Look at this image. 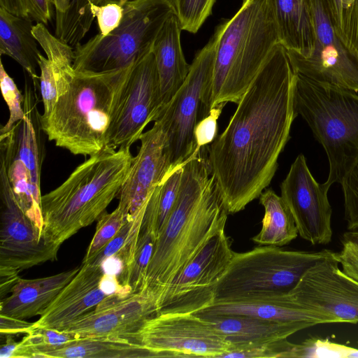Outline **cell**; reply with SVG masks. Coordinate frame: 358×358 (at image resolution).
I'll return each instance as SVG.
<instances>
[{
  "label": "cell",
  "instance_id": "6da1fadb",
  "mask_svg": "<svg viewBox=\"0 0 358 358\" xmlns=\"http://www.w3.org/2000/svg\"><path fill=\"white\" fill-rule=\"evenodd\" d=\"M294 87L287 50L278 43L226 129L208 145L212 175L228 214L243 210L271 183L297 116Z\"/></svg>",
  "mask_w": 358,
  "mask_h": 358
},
{
  "label": "cell",
  "instance_id": "7a4b0ae2",
  "mask_svg": "<svg viewBox=\"0 0 358 358\" xmlns=\"http://www.w3.org/2000/svg\"><path fill=\"white\" fill-rule=\"evenodd\" d=\"M227 215L212 175L208 146L202 147L182 166L178 195L158 234L141 290L161 296L208 238L226 225Z\"/></svg>",
  "mask_w": 358,
  "mask_h": 358
},
{
  "label": "cell",
  "instance_id": "3957f363",
  "mask_svg": "<svg viewBox=\"0 0 358 358\" xmlns=\"http://www.w3.org/2000/svg\"><path fill=\"white\" fill-rule=\"evenodd\" d=\"M135 63L106 72L74 69L50 115L39 120L48 140L76 155L90 156L106 148Z\"/></svg>",
  "mask_w": 358,
  "mask_h": 358
},
{
  "label": "cell",
  "instance_id": "277c9868",
  "mask_svg": "<svg viewBox=\"0 0 358 358\" xmlns=\"http://www.w3.org/2000/svg\"><path fill=\"white\" fill-rule=\"evenodd\" d=\"M132 160L130 148L106 147L42 196L41 237L45 243L59 249L65 241L98 220L119 194Z\"/></svg>",
  "mask_w": 358,
  "mask_h": 358
},
{
  "label": "cell",
  "instance_id": "5b68a950",
  "mask_svg": "<svg viewBox=\"0 0 358 358\" xmlns=\"http://www.w3.org/2000/svg\"><path fill=\"white\" fill-rule=\"evenodd\" d=\"M213 36L212 108L229 102L237 104L280 43L268 0H244L238 11L217 27Z\"/></svg>",
  "mask_w": 358,
  "mask_h": 358
},
{
  "label": "cell",
  "instance_id": "8992f818",
  "mask_svg": "<svg viewBox=\"0 0 358 358\" xmlns=\"http://www.w3.org/2000/svg\"><path fill=\"white\" fill-rule=\"evenodd\" d=\"M296 114L308 123L327 155L330 187L358 163V94L294 73Z\"/></svg>",
  "mask_w": 358,
  "mask_h": 358
},
{
  "label": "cell",
  "instance_id": "52a82bcc",
  "mask_svg": "<svg viewBox=\"0 0 358 358\" xmlns=\"http://www.w3.org/2000/svg\"><path fill=\"white\" fill-rule=\"evenodd\" d=\"M335 252L327 249L310 252L285 250L273 245L234 252L214 288L213 303L287 294L310 266Z\"/></svg>",
  "mask_w": 358,
  "mask_h": 358
},
{
  "label": "cell",
  "instance_id": "ba28073f",
  "mask_svg": "<svg viewBox=\"0 0 358 358\" xmlns=\"http://www.w3.org/2000/svg\"><path fill=\"white\" fill-rule=\"evenodd\" d=\"M123 17L109 34H98L74 49L78 71L106 72L125 68L150 53L159 31L173 13L167 0H129Z\"/></svg>",
  "mask_w": 358,
  "mask_h": 358
},
{
  "label": "cell",
  "instance_id": "9c48e42d",
  "mask_svg": "<svg viewBox=\"0 0 358 358\" xmlns=\"http://www.w3.org/2000/svg\"><path fill=\"white\" fill-rule=\"evenodd\" d=\"M215 53L213 36L195 55L185 82L155 119L166 136L169 173L182 167L199 149L194 129L212 109Z\"/></svg>",
  "mask_w": 358,
  "mask_h": 358
},
{
  "label": "cell",
  "instance_id": "30bf717a",
  "mask_svg": "<svg viewBox=\"0 0 358 358\" xmlns=\"http://www.w3.org/2000/svg\"><path fill=\"white\" fill-rule=\"evenodd\" d=\"M125 338L157 357H218L231 344L208 320L190 313H157Z\"/></svg>",
  "mask_w": 358,
  "mask_h": 358
},
{
  "label": "cell",
  "instance_id": "8fae6325",
  "mask_svg": "<svg viewBox=\"0 0 358 358\" xmlns=\"http://www.w3.org/2000/svg\"><path fill=\"white\" fill-rule=\"evenodd\" d=\"M225 226L208 238L163 292L158 313H196L213 302L214 288L235 252Z\"/></svg>",
  "mask_w": 358,
  "mask_h": 358
},
{
  "label": "cell",
  "instance_id": "7c38bea8",
  "mask_svg": "<svg viewBox=\"0 0 358 358\" xmlns=\"http://www.w3.org/2000/svg\"><path fill=\"white\" fill-rule=\"evenodd\" d=\"M309 2L315 28V47L306 58L287 50L293 71L317 83L358 92V58L336 34L329 0Z\"/></svg>",
  "mask_w": 358,
  "mask_h": 358
},
{
  "label": "cell",
  "instance_id": "4fadbf2b",
  "mask_svg": "<svg viewBox=\"0 0 358 358\" xmlns=\"http://www.w3.org/2000/svg\"><path fill=\"white\" fill-rule=\"evenodd\" d=\"M164 106L152 51L134 64L110 127L106 147L130 148Z\"/></svg>",
  "mask_w": 358,
  "mask_h": 358
},
{
  "label": "cell",
  "instance_id": "5bb4252c",
  "mask_svg": "<svg viewBox=\"0 0 358 358\" xmlns=\"http://www.w3.org/2000/svg\"><path fill=\"white\" fill-rule=\"evenodd\" d=\"M338 252L317 262L287 294L305 308L333 317L338 322L358 323V281L338 267Z\"/></svg>",
  "mask_w": 358,
  "mask_h": 358
},
{
  "label": "cell",
  "instance_id": "9a60e30c",
  "mask_svg": "<svg viewBox=\"0 0 358 358\" xmlns=\"http://www.w3.org/2000/svg\"><path fill=\"white\" fill-rule=\"evenodd\" d=\"M0 265L20 271L57 259L59 248L48 245L41 233L20 207L1 157Z\"/></svg>",
  "mask_w": 358,
  "mask_h": 358
},
{
  "label": "cell",
  "instance_id": "2e32d148",
  "mask_svg": "<svg viewBox=\"0 0 358 358\" xmlns=\"http://www.w3.org/2000/svg\"><path fill=\"white\" fill-rule=\"evenodd\" d=\"M329 188L326 182L315 180L303 154L296 157L280 185L281 197L293 215L299 235L313 245L331 241Z\"/></svg>",
  "mask_w": 358,
  "mask_h": 358
},
{
  "label": "cell",
  "instance_id": "e0dca14e",
  "mask_svg": "<svg viewBox=\"0 0 358 358\" xmlns=\"http://www.w3.org/2000/svg\"><path fill=\"white\" fill-rule=\"evenodd\" d=\"M160 295L141 290L125 297L110 296L84 313L62 331L77 338H125L159 312Z\"/></svg>",
  "mask_w": 358,
  "mask_h": 358
},
{
  "label": "cell",
  "instance_id": "ac0fdd59",
  "mask_svg": "<svg viewBox=\"0 0 358 358\" xmlns=\"http://www.w3.org/2000/svg\"><path fill=\"white\" fill-rule=\"evenodd\" d=\"M139 141L138 152L133 157L128 177L118 194L117 206L127 217L140 210L170 171L166 136L158 121H154Z\"/></svg>",
  "mask_w": 358,
  "mask_h": 358
},
{
  "label": "cell",
  "instance_id": "d6986e66",
  "mask_svg": "<svg viewBox=\"0 0 358 358\" xmlns=\"http://www.w3.org/2000/svg\"><path fill=\"white\" fill-rule=\"evenodd\" d=\"M103 274L100 265L82 263L79 271L34 322L35 327L61 331L96 307L108 296L99 286Z\"/></svg>",
  "mask_w": 358,
  "mask_h": 358
},
{
  "label": "cell",
  "instance_id": "ffe728a7",
  "mask_svg": "<svg viewBox=\"0 0 358 358\" xmlns=\"http://www.w3.org/2000/svg\"><path fill=\"white\" fill-rule=\"evenodd\" d=\"M194 314L210 321L229 342L230 349L287 339L299 331L314 326L306 322H275L243 315Z\"/></svg>",
  "mask_w": 358,
  "mask_h": 358
},
{
  "label": "cell",
  "instance_id": "44dd1931",
  "mask_svg": "<svg viewBox=\"0 0 358 358\" xmlns=\"http://www.w3.org/2000/svg\"><path fill=\"white\" fill-rule=\"evenodd\" d=\"M197 313L243 315L282 322H306L314 326L337 323L333 317L297 305L289 299L287 294L269 298L214 302Z\"/></svg>",
  "mask_w": 358,
  "mask_h": 358
},
{
  "label": "cell",
  "instance_id": "7402d4cb",
  "mask_svg": "<svg viewBox=\"0 0 358 358\" xmlns=\"http://www.w3.org/2000/svg\"><path fill=\"white\" fill-rule=\"evenodd\" d=\"M80 268V265L40 278H20L11 289L10 295L1 299L0 314L20 319L41 315Z\"/></svg>",
  "mask_w": 358,
  "mask_h": 358
},
{
  "label": "cell",
  "instance_id": "603a6c76",
  "mask_svg": "<svg viewBox=\"0 0 358 358\" xmlns=\"http://www.w3.org/2000/svg\"><path fill=\"white\" fill-rule=\"evenodd\" d=\"M181 30L176 16L172 13L164 23L152 48L164 106L183 84L190 69L180 44Z\"/></svg>",
  "mask_w": 358,
  "mask_h": 358
},
{
  "label": "cell",
  "instance_id": "cb8c5ba5",
  "mask_svg": "<svg viewBox=\"0 0 358 358\" xmlns=\"http://www.w3.org/2000/svg\"><path fill=\"white\" fill-rule=\"evenodd\" d=\"M159 186L153 191L140 228L127 245L125 266L119 276L121 284L133 293L142 289L157 238Z\"/></svg>",
  "mask_w": 358,
  "mask_h": 358
},
{
  "label": "cell",
  "instance_id": "d4e9b609",
  "mask_svg": "<svg viewBox=\"0 0 358 358\" xmlns=\"http://www.w3.org/2000/svg\"><path fill=\"white\" fill-rule=\"evenodd\" d=\"M280 43L287 50L308 57L315 34L309 0H268Z\"/></svg>",
  "mask_w": 358,
  "mask_h": 358
},
{
  "label": "cell",
  "instance_id": "484cf974",
  "mask_svg": "<svg viewBox=\"0 0 358 358\" xmlns=\"http://www.w3.org/2000/svg\"><path fill=\"white\" fill-rule=\"evenodd\" d=\"M31 22L0 7V53L15 60L35 82L41 52Z\"/></svg>",
  "mask_w": 358,
  "mask_h": 358
},
{
  "label": "cell",
  "instance_id": "4316f807",
  "mask_svg": "<svg viewBox=\"0 0 358 358\" xmlns=\"http://www.w3.org/2000/svg\"><path fill=\"white\" fill-rule=\"evenodd\" d=\"M15 124L8 132L1 134V157L3 159L7 176L13 194L21 209L42 234L43 217L41 197L34 191L30 173L22 160L15 154Z\"/></svg>",
  "mask_w": 358,
  "mask_h": 358
},
{
  "label": "cell",
  "instance_id": "83f0119b",
  "mask_svg": "<svg viewBox=\"0 0 358 358\" xmlns=\"http://www.w3.org/2000/svg\"><path fill=\"white\" fill-rule=\"evenodd\" d=\"M142 357H157V355L127 338L115 337L77 338L43 355V358Z\"/></svg>",
  "mask_w": 358,
  "mask_h": 358
},
{
  "label": "cell",
  "instance_id": "f1b7e54d",
  "mask_svg": "<svg viewBox=\"0 0 358 358\" xmlns=\"http://www.w3.org/2000/svg\"><path fill=\"white\" fill-rule=\"evenodd\" d=\"M264 209L260 231L252 240L262 245L282 246L299 235L293 215L281 197L271 189L264 190L259 196Z\"/></svg>",
  "mask_w": 358,
  "mask_h": 358
},
{
  "label": "cell",
  "instance_id": "f546056e",
  "mask_svg": "<svg viewBox=\"0 0 358 358\" xmlns=\"http://www.w3.org/2000/svg\"><path fill=\"white\" fill-rule=\"evenodd\" d=\"M55 8V35L72 47L80 44L94 20L91 0H52Z\"/></svg>",
  "mask_w": 358,
  "mask_h": 358
},
{
  "label": "cell",
  "instance_id": "4dcf8cb0",
  "mask_svg": "<svg viewBox=\"0 0 358 358\" xmlns=\"http://www.w3.org/2000/svg\"><path fill=\"white\" fill-rule=\"evenodd\" d=\"M76 339L62 331L36 327L17 343L13 358H43L47 352Z\"/></svg>",
  "mask_w": 358,
  "mask_h": 358
},
{
  "label": "cell",
  "instance_id": "1f68e13d",
  "mask_svg": "<svg viewBox=\"0 0 358 358\" xmlns=\"http://www.w3.org/2000/svg\"><path fill=\"white\" fill-rule=\"evenodd\" d=\"M336 33L358 58V0H329Z\"/></svg>",
  "mask_w": 358,
  "mask_h": 358
},
{
  "label": "cell",
  "instance_id": "d6a6232c",
  "mask_svg": "<svg viewBox=\"0 0 358 358\" xmlns=\"http://www.w3.org/2000/svg\"><path fill=\"white\" fill-rule=\"evenodd\" d=\"M216 0H167L182 30L195 34L211 14Z\"/></svg>",
  "mask_w": 358,
  "mask_h": 358
},
{
  "label": "cell",
  "instance_id": "836d02e7",
  "mask_svg": "<svg viewBox=\"0 0 358 358\" xmlns=\"http://www.w3.org/2000/svg\"><path fill=\"white\" fill-rule=\"evenodd\" d=\"M127 216L117 206L112 213H103L98 219L95 234L82 263L90 262L115 237L127 220Z\"/></svg>",
  "mask_w": 358,
  "mask_h": 358
},
{
  "label": "cell",
  "instance_id": "e575fe53",
  "mask_svg": "<svg viewBox=\"0 0 358 358\" xmlns=\"http://www.w3.org/2000/svg\"><path fill=\"white\" fill-rule=\"evenodd\" d=\"M355 348L317 337H310L294 344L289 358L350 357Z\"/></svg>",
  "mask_w": 358,
  "mask_h": 358
},
{
  "label": "cell",
  "instance_id": "d590c367",
  "mask_svg": "<svg viewBox=\"0 0 358 358\" xmlns=\"http://www.w3.org/2000/svg\"><path fill=\"white\" fill-rule=\"evenodd\" d=\"M0 86L4 101L9 110L8 122L1 127V134L8 132L19 122L25 117V97L22 95L13 79L8 74L2 61L0 63Z\"/></svg>",
  "mask_w": 358,
  "mask_h": 358
},
{
  "label": "cell",
  "instance_id": "8d00e7d4",
  "mask_svg": "<svg viewBox=\"0 0 358 358\" xmlns=\"http://www.w3.org/2000/svg\"><path fill=\"white\" fill-rule=\"evenodd\" d=\"M182 166L169 173L159 184L157 208V236L176 201Z\"/></svg>",
  "mask_w": 358,
  "mask_h": 358
},
{
  "label": "cell",
  "instance_id": "74e56055",
  "mask_svg": "<svg viewBox=\"0 0 358 358\" xmlns=\"http://www.w3.org/2000/svg\"><path fill=\"white\" fill-rule=\"evenodd\" d=\"M294 344L287 338L261 345L229 349L220 358H289Z\"/></svg>",
  "mask_w": 358,
  "mask_h": 358
},
{
  "label": "cell",
  "instance_id": "f35d334b",
  "mask_svg": "<svg viewBox=\"0 0 358 358\" xmlns=\"http://www.w3.org/2000/svg\"><path fill=\"white\" fill-rule=\"evenodd\" d=\"M124 2L113 0L99 5L92 4V13L97 20L99 34L105 36L119 26L123 17Z\"/></svg>",
  "mask_w": 358,
  "mask_h": 358
},
{
  "label": "cell",
  "instance_id": "ab89813d",
  "mask_svg": "<svg viewBox=\"0 0 358 358\" xmlns=\"http://www.w3.org/2000/svg\"><path fill=\"white\" fill-rule=\"evenodd\" d=\"M225 105L213 108L208 115L201 120L194 129V137L197 148L208 146L217 137V120Z\"/></svg>",
  "mask_w": 358,
  "mask_h": 358
},
{
  "label": "cell",
  "instance_id": "60d3db41",
  "mask_svg": "<svg viewBox=\"0 0 358 358\" xmlns=\"http://www.w3.org/2000/svg\"><path fill=\"white\" fill-rule=\"evenodd\" d=\"M343 248L338 255L342 270L349 276L358 281V246L355 243L341 241Z\"/></svg>",
  "mask_w": 358,
  "mask_h": 358
},
{
  "label": "cell",
  "instance_id": "b9f144b4",
  "mask_svg": "<svg viewBox=\"0 0 358 358\" xmlns=\"http://www.w3.org/2000/svg\"><path fill=\"white\" fill-rule=\"evenodd\" d=\"M35 328L34 322H29L24 319L0 314V333L1 336H10L16 334H27Z\"/></svg>",
  "mask_w": 358,
  "mask_h": 358
},
{
  "label": "cell",
  "instance_id": "7bdbcfd3",
  "mask_svg": "<svg viewBox=\"0 0 358 358\" xmlns=\"http://www.w3.org/2000/svg\"><path fill=\"white\" fill-rule=\"evenodd\" d=\"M29 16L36 23L47 24L53 15L52 0H27Z\"/></svg>",
  "mask_w": 358,
  "mask_h": 358
},
{
  "label": "cell",
  "instance_id": "ee69618b",
  "mask_svg": "<svg viewBox=\"0 0 358 358\" xmlns=\"http://www.w3.org/2000/svg\"><path fill=\"white\" fill-rule=\"evenodd\" d=\"M20 271L11 266L0 265V296L3 299L20 280Z\"/></svg>",
  "mask_w": 358,
  "mask_h": 358
},
{
  "label": "cell",
  "instance_id": "f6af8a7d",
  "mask_svg": "<svg viewBox=\"0 0 358 358\" xmlns=\"http://www.w3.org/2000/svg\"><path fill=\"white\" fill-rule=\"evenodd\" d=\"M343 185L350 203L358 213V163L345 176Z\"/></svg>",
  "mask_w": 358,
  "mask_h": 358
},
{
  "label": "cell",
  "instance_id": "bcb514c9",
  "mask_svg": "<svg viewBox=\"0 0 358 358\" xmlns=\"http://www.w3.org/2000/svg\"><path fill=\"white\" fill-rule=\"evenodd\" d=\"M124 266V259L120 253L108 257L100 263L103 274L115 275L118 278L122 273Z\"/></svg>",
  "mask_w": 358,
  "mask_h": 358
},
{
  "label": "cell",
  "instance_id": "7dc6e473",
  "mask_svg": "<svg viewBox=\"0 0 358 358\" xmlns=\"http://www.w3.org/2000/svg\"><path fill=\"white\" fill-rule=\"evenodd\" d=\"M0 7L16 16L31 18L27 0H0Z\"/></svg>",
  "mask_w": 358,
  "mask_h": 358
},
{
  "label": "cell",
  "instance_id": "c3c4849f",
  "mask_svg": "<svg viewBox=\"0 0 358 358\" xmlns=\"http://www.w3.org/2000/svg\"><path fill=\"white\" fill-rule=\"evenodd\" d=\"M17 343H18L15 341L10 335L7 336L6 343L1 346L0 350V357L13 358Z\"/></svg>",
  "mask_w": 358,
  "mask_h": 358
},
{
  "label": "cell",
  "instance_id": "681fc988",
  "mask_svg": "<svg viewBox=\"0 0 358 358\" xmlns=\"http://www.w3.org/2000/svg\"><path fill=\"white\" fill-rule=\"evenodd\" d=\"M342 240L350 241L358 246V229L348 230L343 234Z\"/></svg>",
  "mask_w": 358,
  "mask_h": 358
},
{
  "label": "cell",
  "instance_id": "f907efd6",
  "mask_svg": "<svg viewBox=\"0 0 358 358\" xmlns=\"http://www.w3.org/2000/svg\"><path fill=\"white\" fill-rule=\"evenodd\" d=\"M108 1H113V0H91V3H92V4L94 3L96 5H99V4L103 3ZM119 1H129V0H119Z\"/></svg>",
  "mask_w": 358,
  "mask_h": 358
},
{
  "label": "cell",
  "instance_id": "816d5d0a",
  "mask_svg": "<svg viewBox=\"0 0 358 358\" xmlns=\"http://www.w3.org/2000/svg\"><path fill=\"white\" fill-rule=\"evenodd\" d=\"M244 1V0H243Z\"/></svg>",
  "mask_w": 358,
  "mask_h": 358
}]
</instances>
